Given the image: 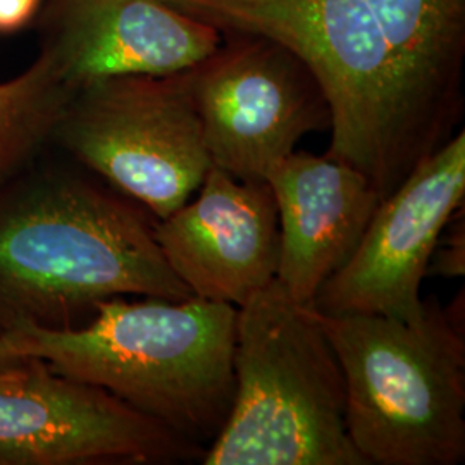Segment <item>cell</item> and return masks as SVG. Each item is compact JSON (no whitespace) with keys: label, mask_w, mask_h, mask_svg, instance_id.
Masks as SVG:
<instances>
[{"label":"cell","mask_w":465,"mask_h":465,"mask_svg":"<svg viewBox=\"0 0 465 465\" xmlns=\"http://www.w3.org/2000/svg\"><path fill=\"white\" fill-rule=\"evenodd\" d=\"M223 40L186 78L213 166L243 182L267 174L331 114L321 84L292 50L253 35Z\"/></svg>","instance_id":"52a82bcc"},{"label":"cell","mask_w":465,"mask_h":465,"mask_svg":"<svg viewBox=\"0 0 465 465\" xmlns=\"http://www.w3.org/2000/svg\"><path fill=\"white\" fill-rule=\"evenodd\" d=\"M84 328L4 330L26 361L90 382L207 449L232 409L236 307L190 297L104 300Z\"/></svg>","instance_id":"6da1fadb"},{"label":"cell","mask_w":465,"mask_h":465,"mask_svg":"<svg viewBox=\"0 0 465 465\" xmlns=\"http://www.w3.org/2000/svg\"><path fill=\"white\" fill-rule=\"evenodd\" d=\"M153 236L199 299L240 307L276 280L280 223L267 182H243L211 166L192 199L157 219Z\"/></svg>","instance_id":"30bf717a"},{"label":"cell","mask_w":465,"mask_h":465,"mask_svg":"<svg viewBox=\"0 0 465 465\" xmlns=\"http://www.w3.org/2000/svg\"><path fill=\"white\" fill-rule=\"evenodd\" d=\"M164 2L221 35L262 36L292 50L330 105L326 155L362 173L380 199L440 150L364 0Z\"/></svg>","instance_id":"7a4b0ae2"},{"label":"cell","mask_w":465,"mask_h":465,"mask_svg":"<svg viewBox=\"0 0 465 465\" xmlns=\"http://www.w3.org/2000/svg\"><path fill=\"white\" fill-rule=\"evenodd\" d=\"M193 297L130 200L74 178L0 197V321L57 328L100 302Z\"/></svg>","instance_id":"3957f363"},{"label":"cell","mask_w":465,"mask_h":465,"mask_svg":"<svg viewBox=\"0 0 465 465\" xmlns=\"http://www.w3.org/2000/svg\"><path fill=\"white\" fill-rule=\"evenodd\" d=\"M465 213L464 205L450 217L440 240L432 250L426 276L447 280L464 278L465 272Z\"/></svg>","instance_id":"9a60e30c"},{"label":"cell","mask_w":465,"mask_h":465,"mask_svg":"<svg viewBox=\"0 0 465 465\" xmlns=\"http://www.w3.org/2000/svg\"><path fill=\"white\" fill-rule=\"evenodd\" d=\"M23 362H26V359L17 353L15 347H13V343L9 341V338L2 332L0 334V369L17 366V364H23Z\"/></svg>","instance_id":"e0dca14e"},{"label":"cell","mask_w":465,"mask_h":465,"mask_svg":"<svg viewBox=\"0 0 465 465\" xmlns=\"http://www.w3.org/2000/svg\"><path fill=\"white\" fill-rule=\"evenodd\" d=\"M205 449L42 361L0 369V464H176Z\"/></svg>","instance_id":"ba28073f"},{"label":"cell","mask_w":465,"mask_h":465,"mask_svg":"<svg viewBox=\"0 0 465 465\" xmlns=\"http://www.w3.org/2000/svg\"><path fill=\"white\" fill-rule=\"evenodd\" d=\"M57 26L49 50L74 92L114 76L182 73L223 40L164 0H61Z\"/></svg>","instance_id":"7c38bea8"},{"label":"cell","mask_w":465,"mask_h":465,"mask_svg":"<svg viewBox=\"0 0 465 465\" xmlns=\"http://www.w3.org/2000/svg\"><path fill=\"white\" fill-rule=\"evenodd\" d=\"M316 316L341 367L347 431L366 464H460L464 290L449 305L424 300L411 321L319 311Z\"/></svg>","instance_id":"277c9868"},{"label":"cell","mask_w":465,"mask_h":465,"mask_svg":"<svg viewBox=\"0 0 465 465\" xmlns=\"http://www.w3.org/2000/svg\"><path fill=\"white\" fill-rule=\"evenodd\" d=\"M42 0H0V34L16 32L36 15Z\"/></svg>","instance_id":"2e32d148"},{"label":"cell","mask_w":465,"mask_h":465,"mask_svg":"<svg viewBox=\"0 0 465 465\" xmlns=\"http://www.w3.org/2000/svg\"><path fill=\"white\" fill-rule=\"evenodd\" d=\"M266 182L280 223L276 282L293 302L312 305L357 249L381 199L357 169L307 152L290 153Z\"/></svg>","instance_id":"8fae6325"},{"label":"cell","mask_w":465,"mask_h":465,"mask_svg":"<svg viewBox=\"0 0 465 465\" xmlns=\"http://www.w3.org/2000/svg\"><path fill=\"white\" fill-rule=\"evenodd\" d=\"M465 202L460 130L382 199L355 252L317 293L322 314H380L411 321L424 309L420 286L440 234Z\"/></svg>","instance_id":"9c48e42d"},{"label":"cell","mask_w":465,"mask_h":465,"mask_svg":"<svg viewBox=\"0 0 465 465\" xmlns=\"http://www.w3.org/2000/svg\"><path fill=\"white\" fill-rule=\"evenodd\" d=\"M55 132L82 164L155 219L192 199L213 166L186 71L84 84Z\"/></svg>","instance_id":"8992f818"},{"label":"cell","mask_w":465,"mask_h":465,"mask_svg":"<svg viewBox=\"0 0 465 465\" xmlns=\"http://www.w3.org/2000/svg\"><path fill=\"white\" fill-rule=\"evenodd\" d=\"M434 143L464 114L465 0H364Z\"/></svg>","instance_id":"4fadbf2b"},{"label":"cell","mask_w":465,"mask_h":465,"mask_svg":"<svg viewBox=\"0 0 465 465\" xmlns=\"http://www.w3.org/2000/svg\"><path fill=\"white\" fill-rule=\"evenodd\" d=\"M73 95L50 50L25 73L0 84V184L55 134Z\"/></svg>","instance_id":"5bb4252c"},{"label":"cell","mask_w":465,"mask_h":465,"mask_svg":"<svg viewBox=\"0 0 465 465\" xmlns=\"http://www.w3.org/2000/svg\"><path fill=\"white\" fill-rule=\"evenodd\" d=\"M232 409L203 465H367L345 422V381L311 305L271 282L236 307Z\"/></svg>","instance_id":"5b68a950"}]
</instances>
